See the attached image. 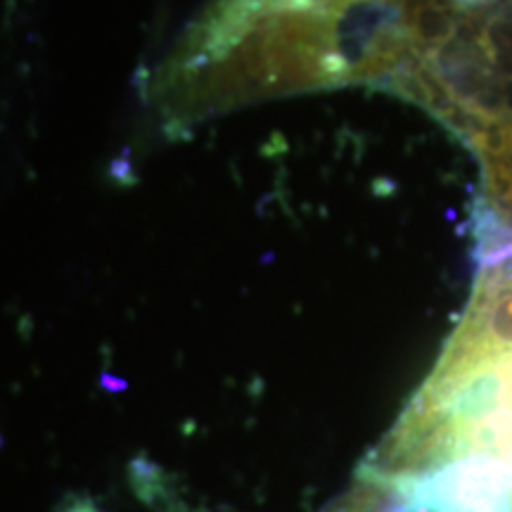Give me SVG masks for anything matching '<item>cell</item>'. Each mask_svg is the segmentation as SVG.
Masks as SVG:
<instances>
[{
  "instance_id": "6da1fadb",
  "label": "cell",
  "mask_w": 512,
  "mask_h": 512,
  "mask_svg": "<svg viewBox=\"0 0 512 512\" xmlns=\"http://www.w3.org/2000/svg\"><path fill=\"white\" fill-rule=\"evenodd\" d=\"M375 3L377 0H214L197 19L195 27L223 29L266 15L311 19L337 36L344 83V43L356 24L375 8Z\"/></svg>"
},
{
  "instance_id": "7a4b0ae2",
  "label": "cell",
  "mask_w": 512,
  "mask_h": 512,
  "mask_svg": "<svg viewBox=\"0 0 512 512\" xmlns=\"http://www.w3.org/2000/svg\"><path fill=\"white\" fill-rule=\"evenodd\" d=\"M382 489L389 491V501L382 503L377 512H463L413 479H403Z\"/></svg>"
}]
</instances>
